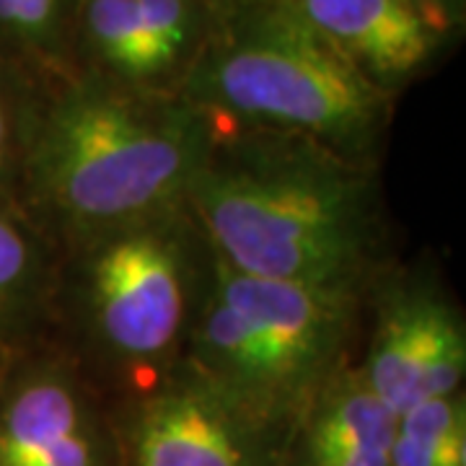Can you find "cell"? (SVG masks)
<instances>
[{"label":"cell","instance_id":"52a82bcc","mask_svg":"<svg viewBox=\"0 0 466 466\" xmlns=\"http://www.w3.org/2000/svg\"><path fill=\"white\" fill-rule=\"evenodd\" d=\"M0 466H125L115 404L47 339L0 368Z\"/></svg>","mask_w":466,"mask_h":466},{"label":"cell","instance_id":"9c48e42d","mask_svg":"<svg viewBox=\"0 0 466 466\" xmlns=\"http://www.w3.org/2000/svg\"><path fill=\"white\" fill-rule=\"evenodd\" d=\"M368 84L397 101L431 76L461 39L415 0H285Z\"/></svg>","mask_w":466,"mask_h":466},{"label":"cell","instance_id":"e0dca14e","mask_svg":"<svg viewBox=\"0 0 466 466\" xmlns=\"http://www.w3.org/2000/svg\"><path fill=\"white\" fill-rule=\"evenodd\" d=\"M241 3H249V0H213L216 8H231V5H241Z\"/></svg>","mask_w":466,"mask_h":466},{"label":"cell","instance_id":"5b68a950","mask_svg":"<svg viewBox=\"0 0 466 466\" xmlns=\"http://www.w3.org/2000/svg\"><path fill=\"white\" fill-rule=\"evenodd\" d=\"M366 299L244 275L216 254L182 366L293 438L314 400L355 363Z\"/></svg>","mask_w":466,"mask_h":466},{"label":"cell","instance_id":"30bf717a","mask_svg":"<svg viewBox=\"0 0 466 466\" xmlns=\"http://www.w3.org/2000/svg\"><path fill=\"white\" fill-rule=\"evenodd\" d=\"M73 55L76 73H94L140 91H182L184 70L164 47L140 0H81Z\"/></svg>","mask_w":466,"mask_h":466},{"label":"cell","instance_id":"3957f363","mask_svg":"<svg viewBox=\"0 0 466 466\" xmlns=\"http://www.w3.org/2000/svg\"><path fill=\"white\" fill-rule=\"evenodd\" d=\"M216 251L189 205L60 249L47 342L112 404L182 366Z\"/></svg>","mask_w":466,"mask_h":466},{"label":"cell","instance_id":"277c9868","mask_svg":"<svg viewBox=\"0 0 466 466\" xmlns=\"http://www.w3.org/2000/svg\"><path fill=\"white\" fill-rule=\"evenodd\" d=\"M179 96L218 125L300 135L370 168H381L397 109L285 0L216 8Z\"/></svg>","mask_w":466,"mask_h":466},{"label":"cell","instance_id":"7c38bea8","mask_svg":"<svg viewBox=\"0 0 466 466\" xmlns=\"http://www.w3.org/2000/svg\"><path fill=\"white\" fill-rule=\"evenodd\" d=\"M60 249L16 198H0V350L47 339Z\"/></svg>","mask_w":466,"mask_h":466},{"label":"cell","instance_id":"6da1fadb","mask_svg":"<svg viewBox=\"0 0 466 466\" xmlns=\"http://www.w3.org/2000/svg\"><path fill=\"white\" fill-rule=\"evenodd\" d=\"M187 205L233 269L368 296L397 265L379 168L300 135L218 125Z\"/></svg>","mask_w":466,"mask_h":466},{"label":"cell","instance_id":"4fadbf2b","mask_svg":"<svg viewBox=\"0 0 466 466\" xmlns=\"http://www.w3.org/2000/svg\"><path fill=\"white\" fill-rule=\"evenodd\" d=\"M81 0H0V60L45 84L76 76V18Z\"/></svg>","mask_w":466,"mask_h":466},{"label":"cell","instance_id":"8fae6325","mask_svg":"<svg viewBox=\"0 0 466 466\" xmlns=\"http://www.w3.org/2000/svg\"><path fill=\"white\" fill-rule=\"evenodd\" d=\"M397 425L352 363L309 407L290 449L299 446L303 466H391Z\"/></svg>","mask_w":466,"mask_h":466},{"label":"cell","instance_id":"9a60e30c","mask_svg":"<svg viewBox=\"0 0 466 466\" xmlns=\"http://www.w3.org/2000/svg\"><path fill=\"white\" fill-rule=\"evenodd\" d=\"M55 86V84H52ZM50 84L0 60V198H16Z\"/></svg>","mask_w":466,"mask_h":466},{"label":"cell","instance_id":"5bb4252c","mask_svg":"<svg viewBox=\"0 0 466 466\" xmlns=\"http://www.w3.org/2000/svg\"><path fill=\"white\" fill-rule=\"evenodd\" d=\"M391 466H466L464 391L433 397L401 412Z\"/></svg>","mask_w":466,"mask_h":466},{"label":"cell","instance_id":"7a4b0ae2","mask_svg":"<svg viewBox=\"0 0 466 466\" xmlns=\"http://www.w3.org/2000/svg\"><path fill=\"white\" fill-rule=\"evenodd\" d=\"M213 135L179 94L76 73L47 91L16 200L66 249L184 205Z\"/></svg>","mask_w":466,"mask_h":466},{"label":"cell","instance_id":"8992f818","mask_svg":"<svg viewBox=\"0 0 466 466\" xmlns=\"http://www.w3.org/2000/svg\"><path fill=\"white\" fill-rule=\"evenodd\" d=\"M355 368L394 415L464 391V314L435 269L397 262L370 288Z\"/></svg>","mask_w":466,"mask_h":466},{"label":"cell","instance_id":"ac0fdd59","mask_svg":"<svg viewBox=\"0 0 466 466\" xmlns=\"http://www.w3.org/2000/svg\"><path fill=\"white\" fill-rule=\"evenodd\" d=\"M11 350H0V368H3V363H5V355H8Z\"/></svg>","mask_w":466,"mask_h":466},{"label":"cell","instance_id":"2e32d148","mask_svg":"<svg viewBox=\"0 0 466 466\" xmlns=\"http://www.w3.org/2000/svg\"><path fill=\"white\" fill-rule=\"evenodd\" d=\"M415 3L456 39L464 36L466 0H415Z\"/></svg>","mask_w":466,"mask_h":466},{"label":"cell","instance_id":"ba28073f","mask_svg":"<svg viewBox=\"0 0 466 466\" xmlns=\"http://www.w3.org/2000/svg\"><path fill=\"white\" fill-rule=\"evenodd\" d=\"M115 412L125 466H290V435L187 366Z\"/></svg>","mask_w":466,"mask_h":466}]
</instances>
